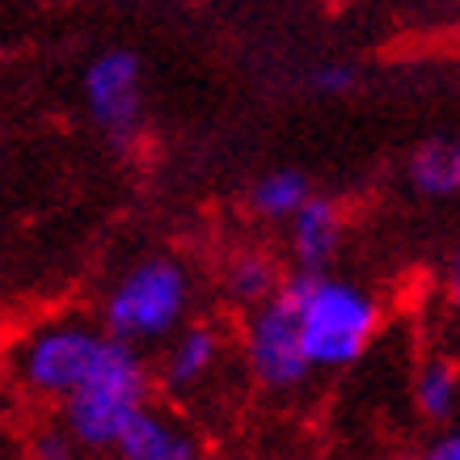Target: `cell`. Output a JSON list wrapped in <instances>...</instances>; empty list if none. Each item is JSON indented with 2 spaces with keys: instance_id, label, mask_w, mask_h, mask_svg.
<instances>
[{
  "instance_id": "cell-1",
  "label": "cell",
  "mask_w": 460,
  "mask_h": 460,
  "mask_svg": "<svg viewBox=\"0 0 460 460\" xmlns=\"http://www.w3.org/2000/svg\"><path fill=\"white\" fill-rule=\"evenodd\" d=\"M283 296L300 313V334L313 367H350L380 330V305L355 283L330 279L325 270H296L283 279Z\"/></svg>"
},
{
  "instance_id": "cell-2",
  "label": "cell",
  "mask_w": 460,
  "mask_h": 460,
  "mask_svg": "<svg viewBox=\"0 0 460 460\" xmlns=\"http://www.w3.org/2000/svg\"><path fill=\"white\" fill-rule=\"evenodd\" d=\"M114 334H106L102 321L89 317H51L17 338L9 350V372L17 389L34 402H68L89 385L102 367Z\"/></svg>"
},
{
  "instance_id": "cell-3",
  "label": "cell",
  "mask_w": 460,
  "mask_h": 460,
  "mask_svg": "<svg viewBox=\"0 0 460 460\" xmlns=\"http://www.w3.org/2000/svg\"><path fill=\"white\" fill-rule=\"evenodd\" d=\"M148 389L153 380L140 359V347L114 338L89 385L64 402V427L89 452H114L127 427L140 419V410H148Z\"/></svg>"
},
{
  "instance_id": "cell-4",
  "label": "cell",
  "mask_w": 460,
  "mask_h": 460,
  "mask_svg": "<svg viewBox=\"0 0 460 460\" xmlns=\"http://www.w3.org/2000/svg\"><path fill=\"white\" fill-rule=\"evenodd\" d=\"M190 308V270L178 258H140L106 292L102 325L131 347L173 334Z\"/></svg>"
},
{
  "instance_id": "cell-5",
  "label": "cell",
  "mask_w": 460,
  "mask_h": 460,
  "mask_svg": "<svg viewBox=\"0 0 460 460\" xmlns=\"http://www.w3.org/2000/svg\"><path fill=\"white\" fill-rule=\"evenodd\" d=\"M241 342H245V363H250L253 380L270 393H296L317 367L305 350V334H300V313L292 300L279 296L266 305L245 313L241 325Z\"/></svg>"
},
{
  "instance_id": "cell-6",
  "label": "cell",
  "mask_w": 460,
  "mask_h": 460,
  "mask_svg": "<svg viewBox=\"0 0 460 460\" xmlns=\"http://www.w3.org/2000/svg\"><path fill=\"white\" fill-rule=\"evenodd\" d=\"M84 102H89V114L98 119V127L119 148L127 140H136L144 119L140 59L131 51H102L84 72Z\"/></svg>"
},
{
  "instance_id": "cell-7",
  "label": "cell",
  "mask_w": 460,
  "mask_h": 460,
  "mask_svg": "<svg viewBox=\"0 0 460 460\" xmlns=\"http://www.w3.org/2000/svg\"><path fill=\"white\" fill-rule=\"evenodd\" d=\"M114 452H119V460H203V447L195 435L156 405L140 410V419L127 427Z\"/></svg>"
},
{
  "instance_id": "cell-8",
  "label": "cell",
  "mask_w": 460,
  "mask_h": 460,
  "mask_svg": "<svg viewBox=\"0 0 460 460\" xmlns=\"http://www.w3.org/2000/svg\"><path fill=\"white\" fill-rule=\"evenodd\" d=\"M220 355H224V334L216 325H208V321L186 325L165 355V389L169 393L195 389L203 376H211V367L220 363Z\"/></svg>"
},
{
  "instance_id": "cell-9",
  "label": "cell",
  "mask_w": 460,
  "mask_h": 460,
  "mask_svg": "<svg viewBox=\"0 0 460 460\" xmlns=\"http://www.w3.org/2000/svg\"><path fill=\"white\" fill-rule=\"evenodd\" d=\"M342 241V216L330 199H308L292 220V253L300 270H325Z\"/></svg>"
},
{
  "instance_id": "cell-10",
  "label": "cell",
  "mask_w": 460,
  "mask_h": 460,
  "mask_svg": "<svg viewBox=\"0 0 460 460\" xmlns=\"http://www.w3.org/2000/svg\"><path fill=\"white\" fill-rule=\"evenodd\" d=\"M410 186L427 199H447L460 190V140H427L410 156Z\"/></svg>"
},
{
  "instance_id": "cell-11",
  "label": "cell",
  "mask_w": 460,
  "mask_h": 460,
  "mask_svg": "<svg viewBox=\"0 0 460 460\" xmlns=\"http://www.w3.org/2000/svg\"><path fill=\"white\" fill-rule=\"evenodd\" d=\"M414 405H419L422 419L447 422L460 405V367L444 355L419 363V376H414Z\"/></svg>"
},
{
  "instance_id": "cell-12",
  "label": "cell",
  "mask_w": 460,
  "mask_h": 460,
  "mask_svg": "<svg viewBox=\"0 0 460 460\" xmlns=\"http://www.w3.org/2000/svg\"><path fill=\"white\" fill-rule=\"evenodd\" d=\"M308 199H313V190H308V178L300 169H275L250 190V208L262 220H296V211Z\"/></svg>"
},
{
  "instance_id": "cell-13",
  "label": "cell",
  "mask_w": 460,
  "mask_h": 460,
  "mask_svg": "<svg viewBox=\"0 0 460 460\" xmlns=\"http://www.w3.org/2000/svg\"><path fill=\"white\" fill-rule=\"evenodd\" d=\"M279 288H283L279 266L270 262L266 253H241V258H233V266H228V296L245 308H258V305H266V300H275Z\"/></svg>"
},
{
  "instance_id": "cell-14",
  "label": "cell",
  "mask_w": 460,
  "mask_h": 460,
  "mask_svg": "<svg viewBox=\"0 0 460 460\" xmlns=\"http://www.w3.org/2000/svg\"><path fill=\"white\" fill-rule=\"evenodd\" d=\"M76 439H72L68 427H42L34 439H30V452L34 460H72L76 456Z\"/></svg>"
},
{
  "instance_id": "cell-15",
  "label": "cell",
  "mask_w": 460,
  "mask_h": 460,
  "mask_svg": "<svg viewBox=\"0 0 460 460\" xmlns=\"http://www.w3.org/2000/svg\"><path fill=\"white\" fill-rule=\"evenodd\" d=\"M355 81H359V72L350 68V64H321L313 72V84H317L321 93H347V89H355Z\"/></svg>"
},
{
  "instance_id": "cell-16",
  "label": "cell",
  "mask_w": 460,
  "mask_h": 460,
  "mask_svg": "<svg viewBox=\"0 0 460 460\" xmlns=\"http://www.w3.org/2000/svg\"><path fill=\"white\" fill-rule=\"evenodd\" d=\"M414 460H460V431L431 439V444L422 447V452H419Z\"/></svg>"
},
{
  "instance_id": "cell-17",
  "label": "cell",
  "mask_w": 460,
  "mask_h": 460,
  "mask_svg": "<svg viewBox=\"0 0 460 460\" xmlns=\"http://www.w3.org/2000/svg\"><path fill=\"white\" fill-rule=\"evenodd\" d=\"M447 305H452V313L460 317V245H456V253H452V266H447Z\"/></svg>"
}]
</instances>
